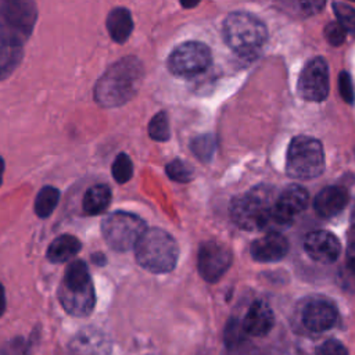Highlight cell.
<instances>
[{"label": "cell", "mask_w": 355, "mask_h": 355, "mask_svg": "<svg viewBox=\"0 0 355 355\" xmlns=\"http://www.w3.org/2000/svg\"><path fill=\"white\" fill-rule=\"evenodd\" d=\"M143 76V64L135 55L115 61L94 86L96 103L104 108H115L128 103L136 96Z\"/></svg>", "instance_id": "obj_1"}, {"label": "cell", "mask_w": 355, "mask_h": 355, "mask_svg": "<svg viewBox=\"0 0 355 355\" xmlns=\"http://www.w3.org/2000/svg\"><path fill=\"white\" fill-rule=\"evenodd\" d=\"M58 300L62 308L72 316L83 318L92 313L96 294L85 261L76 259L67 266L58 288Z\"/></svg>", "instance_id": "obj_2"}, {"label": "cell", "mask_w": 355, "mask_h": 355, "mask_svg": "<svg viewBox=\"0 0 355 355\" xmlns=\"http://www.w3.org/2000/svg\"><path fill=\"white\" fill-rule=\"evenodd\" d=\"M137 263L153 273L171 272L179 257L175 239L162 229H146L135 247Z\"/></svg>", "instance_id": "obj_3"}, {"label": "cell", "mask_w": 355, "mask_h": 355, "mask_svg": "<svg viewBox=\"0 0 355 355\" xmlns=\"http://www.w3.org/2000/svg\"><path fill=\"white\" fill-rule=\"evenodd\" d=\"M273 191L270 187L258 186L233 198L230 216L233 222L244 230H261L272 225Z\"/></svg>", "instance_id": "obj_4"}, {"label": "cell", "mask_w": 355, "mask_h": 355, "mask_svg": "<svg viewBox=\"0 0 355 355\" xmlns=\"http://www.w3.org/2000/svg\"><path fill=\"white\" fill-rule=\"evenodd\" d=\"M223 36L227 46L241 55L255 54L266 42L265 24L248 12H232L223 22Z\"/></svg>", "instance_id": "obj_5"}, {"label": "cell", "mask_w": 355, "mask_h": 355, "mask_svg": "<svg viewBox=\"0 0 355 355\" xmlns=\"http://www.w3.org/2000/svg\"><path fill=\"white\" fill-rule=\"evenodd\" d=\"M37 19L31 0H0V42L21 46L29 39Z\"/></svg>", "instance_id": "obj_6"}, {"label": "cell", "mask_w": 355, "mask_h": 355, "mask_svg": "<svg viewBox=\"0 0 355 355\" xmlns=\"http://www.w3.org/2000/svg\"><path fill=\"white\" fill-rule=\"evenodd\" d=\"M287 173L300 180H311L324 171V151L319 140L297 136L290 141L286 157Z\"/></svg>", "instance_id": "obj_7"}, {"label": "cell", "mask_w": 355, "mask_h": 355, "mask_svg": "<svg viewBox=\"0 0 355 355\" xmlns=\"http://www.w3.org/2000/svg\"><path fill=\"white\" fill-rule=\"evenodd\" d=\"M103 237L115 251H128L136 247L146 232V223L135 214L118 211L108 215L101 226Z\"/></svg>", "instance_id": "obj_8"}, {"label": "cell", "mask_w": 355, "mask_h": 355, "mask_svg": "<svg viewBox=\"0 0 355 355\" xmlns=\"http://www.w3.org/2000/svg\"><path fill=\"white\" fill-rule=\"evenodd\" d=\"M212 61L211 50L201 42L179 44L168 58V68L179 76H191L204 72Z\"/></svg>", "instance_id": "obj_9"}, {"label": "cell", "mask_w": 355, "mask_h": 355, "mask_svg": "<svg viewBox=\"0 0 355 355\" xmlns=\"http://www.w3.org/2000/svg\"><path fill=\"white\" fill-rule=\"evenodd\" d=\"M329 65L322 57L309 60L298 78V93L308 101H323L329 94Z\"/></svg>", "instance_id": "obj_10"}, {"label": "cell", "mask_w": 355, "mask_h": 355, "mask_svg": "<svg viewBox=\"0 0 355 355\" xmlns=\"http://www.w3.org/2000/svg\"><path fill=\"white\" fill-rule=\"evenodd\" d=\"M232 251L219 241H205L200 245L197 266L201 277L208 283L218 282L232 265Z\"/></svg>", "instance_id": "obj_11"}, {"label": "cell", "mask_w": 355, "mask_h": 355, "mask_svg": "<svg viewBox=\"0 0 355 355\" xmlns=\"http://www.w3.org/2000/svg\"><path fill=\"white\" fill-rule=\"evenodd\" d=\"M308 191L300 184L287 186L276 198L272 211V225L288 226L308 205Z\"/></svg>", "instance_id": "obj_12"}, {"label": "cell", "mask_w": 355, "mask_h": 355, "mask_svg": "<svg viewBox=\"0 0 355 355\" xmlns=\"http://www.w3.org/2000/svg\"><path fill=\"white\" fill-rule=\"evenodd\" d=\"M304 248L313 261L320 263L334 262L341 251L338 239L327 230L309 233L304 241Z\"/></svg>", "instance_id": "obj_13"}, {"label": "cell", "mask_w": 355, "mask_h": 355, "mask_svg": "<svg viewBox=\"0 0 355 355\" xmlns=\"http://www.w3.org/2000/svg\"><path fill=\"white\" fill-rule=\"evenodd\" d=\"M108 337L94 327L82 329L69 343V355H110Z\"/></svg>", "instance_id": "obj_14"}, {"label": "cell", "mask_w": 355, "mask_h": 355, "mask_svg": "<svg viewBox=\"0 0 355 355\" xmlns=\"http://www.w3.org/2000/svg\"><path fill=\"white\" fill-rule=\"evenodd\" d=\"M337 320V309L327 300H313L306 304L302 312L304 326L315 333L329 330Z\"/></svg>", "instance_id": "obj_15"}, {"label": "cell", "mask_w": 355, "mask_h": 355, "mask_svg": "<svg viewBox=\"0 0 355 355\" xmlns=\"http://www.w3.org/2000/svg\"><path fill=\"white\" fill-rule=\"evenodd\" d=\"M251 257L258 262H277L288 252L287 239L276 232L257 239L250 248Z\"/></svg>", "instance_id": "obj_16"}, {"label": "cell", "mask_w": 355, "mask_h": 355, "mask_svg": "<svg viewBox=\"0 0 355 355\" xmlns=\"http://www.w3.org/2000/svg\"><path fill=\"white\" fill-rule=\"evenodd\" d=\"M348 200L349 196L347 189L341 186H329L316 194L313 200V208L319 216L333 218L347 207Z\"/></svg>", "instance_id": "obj_17"}, {"label": "cell", "mask_w": 355, "mask_h": 355, "mask_svg": "<svg viewBox=\"0 0 355 355\" xmlns=\"http://www.w3.org/2000/svg\"><path fill=\"white\" fill-rule=\"evenodd\" d=\"M241 323L247 334L254 337H262L272 330L275 316L270 306L265 301H255L248 308Z\"/></svg>", "instance_id": "obj_18"}, {"label": "cell", "mask_w": 355, "mask_h": 355, "mask_svg": "<svg viewBox=\"0 0 355 355\" xmlns=\"http://www.w3.org/2000/svg\"><path fill=\"white\" fill-rule=\"evenodd\" d=\"M105 25L114 42L125 43L133 31V19L130 11L125 7L112 8L107 15Z\"/></svg>", "instance_id": "obj_19"}, {"label": "cell", "mask_w": 355, "mask_h": 355, "mask_svg": "<svg viewBox=\"0 0 355 355\" xmlns=\"http://www.w3.org/2000/svg\"><path fill=\"white\" fill-rule=\"evenodd\" d=\"M80 241L72 234H61L51 241L47 248V259L54 263H62L73 258L80 251Z\"/></svg>", "instance_id": "obj_20"}, {"label": "cell", "mask_w": 355, "mask_h": 355, "mask_svg": "<svg viewBox=\"0 0 355 355\" xmlns=\"http://www.w3.org/2000/svg\"><path fill=\"white\" fill-rule=\"evenodd\" d=\"M111 197L112 194L108 184H94L86 190L82 208L86 215H98L108 208Z\"/></svg>", "instance_id": "obj_21"}, {"label": "cell", "mask_w": 355, "mask_h": 355, "mask_svg": "<svg viewBox=\"0 0 355 355\" xmlns=\"http://www.w3.org/2000/svg\"><path fill=\"white\" fill-rule=\"evenodd\" d=\"M24 58L22 46L0 42V80L8 78Z\"/></svg>", "instance_id": "obj_22"}, {"label": "cell", "mask_w": 355, "mask_h": 355, "mask_svg": "<svg viewBox=\"0 0 355 355\" xmlns=\"http://www.w3.org/2000/svg\"><path fill=\"white\" fill-rule=\"evenodd\" d=\"M60 200V191L54 186H44L37 193L35 200V212L40 218H47L53 214Z\"/></svg>", "instance_id": "obj_23"}, {"label": "cell", "mask_w": 355, "mask_h": 355, "mask_svg": "<svg viewBox=\"0 0 355 355\" xmlns=\"http://www.w3.org/2000/svg\"><path fill=\"white\" fill-rule=\"evenodd\" d=\"M148 136L157 141H166L171 137L169 119L165 111L157 112L148 122Z\"/></svg>", "instance_id": "obj_24"}, {"label": "cell", "mask_w": 355, "mask_h": 355, "mask_svg": "<svg viewBox=\"0 0 355 355\" xmlns=\"http://www.w3.org/2000/svg\"><path fill=\"white\" fill-rule=\"evenodd\" d=\"M191 151L201 162H208L216 148V140L212 135H201L191 140Z\"/></svg>", "instance_id": "obj_25"}, {"label": "cell", "mask_w": 355, "mask_h": 355, "mask_svg": "<svg viewBox=\"0 0 355 355\" xmlns=\"http://www.w3.org/2000/svg\"><path fill=\"white\" fill-rule=\"evenodd\" d=\"M112 176L118 183H126L133 175V164L128 154L121 153L112 162Z\"/></svg>", "instance_id": "obj_26"}, {"label": "cell", "mask_w": 355, "mask_h": 355, "mask_svg": "<svg viewBox=\"0 0 355 355\" xmlns=\"http://www.w3.org/2000/svg\"><path fill=\"white\" fill-rule=\"evenodd\" d=\"M166 175L175 180V182H179V183H187L193 179L194 176V172L193 169L190 168V165L182 159H173L171 161L166 168Z\"/></svg>", "instance_id": "obj_27"}, {"label": "cell", "mask_w": 355, "mask_h": 355, "mask_svg": "<svg viewBox=\"0 0 355 355\" xmlns=\"http://www.w3.org/2000/svg\"><path fill=\"white\" fill-rule=\"evenodd\" d=\"M333 10L337 17V22L351 33H355V8L345 3H333Z\"/></svg>", "instance_id": "obj_28"}, {"label": "cell", "mask_w": 355, "mask_h": 355, "mask_svg": "<svg viewBox=\"0 0 355 355\" xmlns=\"http://www.w3.org/2000/svg\"><path fill=\"white\" fill-rule=\"evenodd\" d=\"M247 333L243 329V323L240 320L232 319L227 324H226V330H225V343L227 347L233 348L240 345L244 340H245Z\"/></svg>", "instance_id": "obj_29"}, {"label": "cell", "mask_w": 355, "mask_h": 355, "mask_svg": "<svg viewBox=\"0 0 355 355\" xmlns=\"http://www.w3.org/2000/svg\"><path fill=\"white\" fill-rule=\"evenodd\" d=\"M347 31L337 22L333 21L324 26V37L331 46H340L345 40Z\"/></svg>", "instance_id": "obj_30"}, {"label": "cell", "mask_w": 355, "mask_h": 355, "mask_svg": "<svg viewBox=\"0 0 355 355\" xmlns=\"http://www.w3.org/2000/svg\"><path fill=\"white\" fill-rule=\"evenodd\" d=\"M0 355H31L29 344L22 337H15L10 340L0 351Z\"/></svg>", "instance_id": "obj_31"}, {"label": "cell", "mask_w": 355, "mask_h": 355, "mask_svg": "<svg viewBox=\"0 0 355 355\" xmlns=\"http://www.w3.org/2000/svg\"><path fill=\"white\" fill-rule=\"evenodd\" d=\"M338 89H340V94H341L343 100L348 104H352L355 100V92H354L351 76L345 71H343L338 76Z\"/></svg>", "instance_id": "obj_32"}, {"label": "cell", "mask_w": 355, "mask_h": 355, "mask_svg": "<svg viewBox=\"0 0 355 355\" xmlns=\"http://www.w3.org/2000/svg\"><path fill=\"white\" fill-rule=\"evenodd\" d=\"M316 355H348V351L340 341L331 338L318 347Z\"/></svg>", "instance_id": "obj_33"}, {"label": "cell", "mask_w": 355, "mask_h": 355, "mask_svg": "<svg viewBox=\"0 0 355 355\" xmlns=\"http://www.w3.org/2000/svg\"><path fill=\"white\" fill-rule=\"evenodd\" d=\"M347 266L355 275V241L351 243L347 250Z\"/></svg>", "instance_id": "obj_34"}, {"label": "cell", "mask_w": 355, "mask_h": 355, "mask_svg": "<svg viewBox=\"0 0 355 355\" xmlns=\"http://www.w3.org/2000/svg\"><path fill=\"white\" fill-rule=\"evenodd\" d=\"M6 311V293H4V287L0 284V318L3 316Z\"/></svg>", "instance_id": "obj_35"}, {"label": "cell", "mask_w": 355, "mask_h": 355, "mask_svg": "<svg viewBox=\"0 0 355 355\" xmlns=\"http://www.w3.org/2000/svg\"><path fill=\"white\" fill-rule=\"evenodd\" d=\"M92 261H93L96 265H98V266H103V265H105V262H107V259H105V257H104L103 254H94V255L92 257Z\"/></svg>", "instance_id": "obj_36"}, {"label": "cell", "mask_w": 355, "mask_h": 355, "mask_svg": "<svg viewBox=\"0 0 355 355\" xmlns=\"http://www.w3.org/2000/svg\"><path fill=\"white\" fill-rule=\"evenodd\" d=\"M3 172H4V159L0 157V186L3 183Z\"/></svg>", "instance_id": "obj_37"}, {"label": "cell", "mask_w": 355, "mask_h": 355, "mask_svg": "<svg viewBox=\"0 0 355 355\" xmlns=\"http://www.w3.org/2000/svg\"><path fill=\"white\" fill-rule=\"evenodd\" d=\"M351 222H352V229L355 230V205L352 208V215H351Z\"/></svg>", "instance_id": "obj_38"}, {"label": "cell", "mask_w": 355, "mask_h": 355, "mask_svg": "<svg viewBox=\"0 0 355 355\" xmlns=\"http://www.w3.org/2000/svg\"><path fill=\"white\" fill-rule=\"evenodd\" d=\"M198 3H182V6L184 7V8H190V7H196Z\"/></svg>", "instance_id": "obj_39"}]
</instances>
